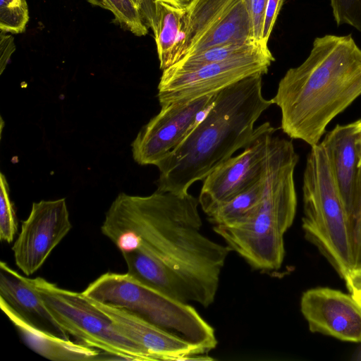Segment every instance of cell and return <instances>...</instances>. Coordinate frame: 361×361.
I'll use <instances>...</instances> for the list:
<instances>
[{
	"mask_svg": "<svg viewBox=\"0 0 361 361\" xmlns=\"http://www.w3.org/2000/svg\"><path fill=\"white\" fill-rule=\"evenodd\" d=\"M198 198L156 190L148 196L119 194L106 213L102 233L121 252L139 247L169 269L190 302L211 305L231 252L203 235Z\"/></svg>",
	"mask_w": 361,
	"mask_h": 361,
	"instance_id": "6da1fadb",
	"label": "cell"
},
{
	"mask_svg": "<svg viewBox=\"0 0 361 361\" xmlns=\"http://www.w3.org/2000/svg\"><path fill=\"white\" fill-rule=\"evenodd\" d=\"M361 95V49L350 35L317 37L308 57L280 80L273 104L281 128L310 147L329 123Z\"/></svg>",
	"mask_w": 361,
	"mask_h": 361,
	"instance_id": "7a4b0ae2",
	"label": "cell"
},
{
	"mask_svg": "<svg viewBox=\"0 0 361 361\" xmlns=\"http://www.w3.org/2000/svg\"><path fill=\"white\" fill-rule=\"evenodd\" d=\"M263 75L249 76L216 92L201 120L156 165L157 190L188 192L195 182L203 180L250 143L255 122L273 104L263 96Z\"/></svg>",
	"mask_w": 361,
	"mask_h": 361,
	"instance_id": "3957f363",
	"label": "cell"
},
{
	"mask_svg": "<svg viewBox=\"0 0 361 361\" xmlns=\"http://www.w3.org/2000/svg\"><path fill=\"white\" fill-rule=\"evenodd\" d=\"M298 161L292 141L274 136L267 159L264 190L257 208L241 224L213 227L229 249L254 269L271 271L282 265L283 236L296 213L294 171Z\"/></svg>",
	"mask_w": 361,
	"mask_h": 361,
	"instance_id": "277c9868",
	"label": "cell"
},
{
	"mask_svg": "<svg viewBox=\"0 0 361 361\" xmlns=\"http://www.w3.org/2000/svg\"><path fill=\"white\" fill-rule=\"evenodd\" d=\"M302 201L305 238L345 281L354 270L350 225L320 143L307 157Z\"/></svg>",
	"mask_w": 361,
	"mask_h": 361,
	"instance_id": "5b68a950",
	"label": "cell"
},
{
	"mask_svg": "<svg viewBox=\"0 0 361 361\" xmlns=\"http://www.w3.org/2000/svg\"><path fill=\"white\" fill-rule=\"evenodd\" d=\"M30 281L57 322L80 343L109 353L107 360H152L82 293L61 288L41 277Z\"/></svg>",
	"mask_w": 361,
	"mask_h": 361,
	"instance_id": "8992f818",
	"label": "cell"
},
{
	"mask_svg": "<svg viewBox=\"0 0 361 361\" xmlns=\"http://www.w3.org/2000/svg\"><path fill=\"white\" fill-rule=\"evenodd\" d=\"M274 58L267 44L228 59L196 69L163 71L158 85L160 106L187 102L215 94L240 80L255 74L265 75Z\"/></svg>",
	"mask_w": 361,
	"mask_h": 361,
	"instance_id": "52a82bcc",
	"label": "cell"
},
{
	"mask_svg": "<svg viewBox=\"0 0 361 361\" xmlns=\"http://www.w3.org/2000/svg\"><path fill=\"white\" fill-rule=\"evenodd\" d=\"M185 8L187 40L181 59L217 45L256 42L250 0H191Z\"/></svg>",
	"mask_w": 361,
	"mask_h": 361,
	"instance_id": "ba28073f",
	"label": "cell"
},
{
	"mask_svg": "<svg viewBox=\"0 0 361 361\" xmlns=\"http://www.w3.org/2000/svg\"><path fill=\"white\" fill-rule=\"evenodd\" d=\"M114 302L117 307L134 312L193 344L200 343L209 329V324L188 302L164 295L130 275L116 286Z\"/></svg>",
	"mask_w": 361,
	"mask_h": 361,
	"instance_id": "9c48e42d",
	"label": "cell"
},
{
	"mask_svg": "<svg viewBox=\"0 0 361 361\" xmlns=\"http://www.w3.org/2000/svg\"><path fill=\"white\" fill-rule=\"evenodd\" d=\"M276 130L269 122L259 125L240 154L231 157L203 180L198 200L207 216L262 178Z\"/></svg>",
	"mask_w": 361,
	"mask_h": 361,
	"instance_id": "30bf717a",
	"label": "cell"
},
{
	"mask_svg": "<svg viewBox=\"0 0 361 361\" xmlns=\"http://www.w3.org/2000/svg\"><path fill=\"white\" fill-rule=\"evenodd\" d=\"M215 94L161 106L160 111L142 127L133 142L134 160L141 165L156 166L201 120Z\"/></svg>",
	"mask_w": 361,
	"mask_h": 361,
	"instance_id": "8fae6325",
	"label": "cell"
},
{
	"mask_svg": "<svg viewBox=\"0 0 361 361\" xmlns=\"http://www.w3.org/2000/svg\"><path fill=\"white\" fill-rule=\"evenodd\" d=\"M71 228L64 198L34 202L12 247L17 267L27 276L35 273Z\"/></svg>",
	"mask_w": 361,
	"mask_h": 361,
	"instance_id": "7c38bea8",
	"label": "cell"
},
{
	"mask_svg": "<svg viewBox=\"0 0 361 361\" xmlns=\"http://www.w3.org/2000/svg\"><path fill=\"white\" fill-rule=\"evenodd\" d=\"M300 310L310 331L361 342V306L350 293L327 287L309 289L302 295Z\"/></svg>",
	"mask_w": 361,
	"mask_h": 361,
	"instance_id": "4fadbf2b",
	"label": "cell"
},
{
	"mask_svg": "<svg viewBox=\"0 0 361 361\" xmlns=\"http://www.w3.org/2000/svg\"><path fill=\"white\" fill-rule=\"evenodd\" d=\"M87 298L111 320L123 336L142 347L152 360H212L202 355L207 353L202 348L134 312Z\"/></svg>",
	"mask_w": 361,
	"mask_h": 361,
	"instance_id": "5bb4252c",
	"label": "cell"
},
{
	"mask_svg": "<svg viewBox=\"0 0 361 361\" xmlns=\"http://www.w3.org/2000/svg\"><path fill=\"white\" fill-rule=\"evenodd\" d=\"M358 120L352 123L337 124L327 132L321 142L330 166L345 212L350 228L353 216L354 198L358 171V159L355 138Z\"/></svg>",
	"mask_w": 361,
	"mask_h": 361,
	"instance_id": "9a60e30c",
	"label": "cell"
},
{
	"mask_svg": "<svg viewBox=\"0 0 361 361\" xmlns=\"http://www.w3.org/2000/svg\"><path fill=\"white\" fill-rule=\"evenodd\" d=\"M0 300L31 325L56 336L70 339L45 305L30 278L4 261L0 263Z\"/></svg>",
	"mask_w": 361,
	"mask_h": 361,
	"instance_id": "2e32d148",
	"label": "cell"
},
{
	"mask_svg": "<svg viewBox=\"0 0 361 361\" xmlns=\"http://www.w3.org/2000/svg\"><path fill=\"white\" fill-rule=\"evenodd\" d=\"M0 307L26 345L39 355L53 361L97 360L100 350L74 343L31 325L1 300Z\"/></svg>",
	"mask_w": 361,
	"mask_h": 361,
	"instance_id": "e0dca14e",
	"label": "cell"
},
{
	"mask_svg": "<svg viewBox=\"0 0 361 361\" xmlns=\"http://www.w3.org/2000/svg\"><path fill=\"white\" fill-rule=\"evenodd\" d=\"M185 7L164 1L155 2L151 28L162 71L176 64L183 56L187 40Z\"/></svg>",
	"mask_w": 361,
	"mask_h": 361,
	"instance_id": "ac0fdd59",
	"label": "cell"
},
{
	"mask_svg": "<svg viewBox=\"0 0 361 361\" xmlns=\"http://www.w3.org/2000/svg\"><path fill=\"white\" fill-rule=\"evenodd\" d=\"M128 274L141 283L184 302L189 295L176 276L164 265L139 247L121 252Z\"/></svg>",
	"mask_w": 361,
	"mask_h": 361,
	"instance_id": "d6986e66",
	"label": "cell"
},
{
	"mask_svg": "<svg viewBox=\"0 0 361 361\" xmlns=\"http://www.w3.org/2000/svg\"><path fill=\"white\" fill-rule=\"evenodd\" d=\"M264 186V175L254 185L219 207L208 216L209 221L214 226L228 227L241 224L257 208L262 197Z\"/></svg>",
	"mask_w": 361,
	"mask_h": 361,
	"instance_id": "ffe728a7",
	"label": "cell"
},
{
	"mask_svg": "<svg viewBox=\"0 0 361 361\" xmlns=\"http://www.w3.org/2000/svg\"><path fill=\"white\" fill-rule=\"evenodd\" d=\"M263 42H233L217 45L180 59L169 67L178 71H190L202 66L221 61L254 49Z\"/></svg>",
	"mask_w": 361,
	"mask_h": 361,
	"instance_id": "44dd1931",
	"label": "cell"
},
{
	"mask_svg": "<svg viewBox=\"0 0 361 361\" xmlns=\"http://www.w3.org/2000/svg\"><path fill=\"white\" fill-rule=\"evenodd\" d=\"M110 11L120 26L136 36H145L148 28L143 23L138 8L132 0H88Z\"/></svg>",
	"mask_w": 361,
	"mask_h": 361,
	"instance_id": "7402d4cb",
	"label": "cell"
},
{
	"mask_svg": "<svg viewBox=\"0 0 361 361\" xmlns=\"http://www.w3.org/2000/svg\"><path fill=\"white\" fill-rule=\"evenodd\" d=\"M29 20L26 0H0V29L4 32H24Z\"/></svg>",
	"mask_w": 361,
	"mask_h": 361,
	"instance_id": "603a6c76",
	"label": "cell"
},
{
	"mask_svg": "<svg viewBox=\"0 0 361 361\" xmlns=\"http://www.w3.org/2000/svg\"><path fill=\"white\" fill-rule=\"evenodd\" d=\"M0 238L10 243L17 232L18 223L8 182L2 173L0 175Z\"/></svg>",
	"mask_w": 361,
	"mask_h": 361,
	"instance_id": "cb8c5ba5",
	"label": "cell"
},
{
	"mask_svg": "<svg viewBox=\"0 0 361 361\" xmlns=\"http://www.w3.org/2000/svg\"><path fill=\"white\" fill-rule=\"evenodd\" d=\"M350 234L354 270L361 269V167L357 176Z\"/></svg>",
	"mask_w": 361,
	"mask_h": 361,
	"instance_id": "d4e9b609",
	"label": "cell"
},
{
	"mask_svg": "<svg viewBox=\"0 0 361 361\" xmlns=\"http://www.w3.org/2000/svg\"><path fill=\"white\" fill-rule=\"evenodd\" d=\"M337 25L348 24L361 32V0H330Z\"/></svg>",
	"mask_w": 361,
	"mask_h": 361,
	"instance_id": "484cf974",
	"label": "cell"
},
{
	"mask_svg": "<svg viewBox=\"0 0 361 361\" xmlns=\"http://www.w3.org/2000/svg\"><path fill=\"white\" fill-rule=\"evenodd\" d=\"M267 1L268 0H250L252 35L254 39L259 42H263L262 40V27Z\"/></svg>",
	"mask_w": 361,
	"mask_h": 361,
	"instance_id": "4316f807",
	"label": "cell"
},
{
	"mask_svg": "<svg viewBox=\"0 0 361 361\" xmlns=\"http://www.w3.org/2000/svg\"><path fill=\"white\" fill-rule=\"evenodd\" d=\"M284 0H268L262 27V42L268 41Z\"/></svg>",
	"mask_w": 361,
	"mask_h": 361,
	"instance_id": "83f0119b",
	"label": "cell"
},
{
	"mask_svg": "<svg viewBox=\"0 0 361 361\" xmlns=\"http://www.w3.org/2000/svg\"><path fill=\"white\" fill-rule=\"evenodd\" d=\"M1 54H0V73H2L15 49L13 37L6 32L1 31Z\"/></svg>",
	"mask_w": 361,
	"mask_h": 361,
	"instance_id": "f1b7e54d",
	"label": "cell"
},
{
	"mask_svg": "<svg viewBox=\"0 0 361 361\" xmlns=\"http://www.w3.org/2000/svg\"><path fill=\"white\" fill-rule=\"evenodd\" d=\"M143 14L142 20L147 27L151 28L155 15L156 0H142Z\"/></svg>",
	"mask_w": 361,
	"mask_h": 361,
	"instance_id": "f546056e",
	"label": "cell"
},
{
	"mask_svg": "<svg viewBox=\"0 0 361 361\" xmlns=\"http://www.w3.org/2000/svg\"><path fill=\"white\" fill-rule=\"evenodd\" d=\"M355 148L358 159V167H361V119L358 120V127L355 138Z\"/></svg>",
	"mask_w": 361,
	"mask_h": 361,
	"instance_id": "4dcf8cb0",
	"label": "cell"
},
{
	"mask_svg": "<svg viewBox=\"0 0 361 361\" xmlns=\"http://www.w3.org/2000/svg\"><path fill=\"white\" fill-rule=\"evenodd\" d=\"M354 299L361 306V287H351L348 288Z\"/></svg>",
	"mask_w": 361,
	"mask_h": 361,
	"instance_id": "1f68e13d",
	"label": "cell"
},
{
	"mask_svg": "<svg viewBox=\"0 0 361 361\" xmlns=\"http://www.w3.org/2000/svg\"><path fill=\"white\" fill-rule=\"evenodd\" d=\"M156 1H164L172 4H175L179 6H186L191 0H156Z\"/></svg>",
	"mask_w": 361,
	"mask_h": 361,
	"instance_id": "d6a6232c",
	"label": "cell"
},
{
	"mask_svg": "<svg viewBox=\"0 0 361 361\" xmlns=\"http://www.w3.org/2000/svg\"><path fill=\"white\" fill-rule=\"evenodd\" d=\"M136 7L138 8L142 19L143 14V1L142 0H132Z\"/></svg>",
	"mask_w": 361,
	"mask_h": 361,
	"instance_id": "836d02e7",
	"label": "cell"
},
{
	"mask_svg": "<svg viewBox=\"0 0 361 361\" xmlns=\"http://www.w3.org/2000/svg\"><path fill=\"white\" fill-rule=\"evenodd\" d=\"M358 270L361 271V269H358Z\"/></svg>",
	"mask_w": 361,
	"mask_h": 361,
	"instance_id": "e575fe53",
	"label": "cell"
}]
</instances>
